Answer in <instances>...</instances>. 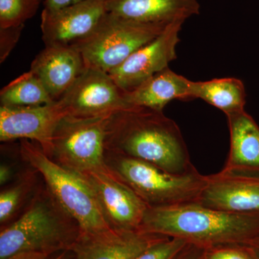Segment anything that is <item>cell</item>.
Instances as JSON below:
<instances>
[{
    "label": "cell",
    "mask_w": 259,
    "mask_h": 259,
    "mask_svg": "<svg viewBox=\"0 0 259 259\" xmlns=\"http://www.w3.org/2000/svg\"><path fill=\"white\" fill-rule=\"evenodd\" d=\"M190 99L198 98L217 107L227 115L245 110L246 93L241 80L222 78L205 81H192Z\"/></svg>",
    "instance_id": "d6986e66"
},
{
    "label": "cell",
    "mask_w": 259,
    "mask_h": 259,
    "mask_svg": "<svg viewBox=\"0 0 259 259\" xmlns=\"http://www.w3.org/2000/svg\"><path fill=\"white\" fill-rule=\"evenodd\" d=\"M107 13L140 23H185L198 15V0H104Z\"/></svg>",
    "instance_id": "2e32d148"
},
{
    "label": "cell",
    "mask_w": 259,
    "mask_h": 259,
    "mask_svg": "<svg viewBox=\"0 0 259 259\" xmlns=\"http://www.w3.org/2000/svg\"><path fill=\"white\" fill-rule=\"evenodd\" d=\"M58 102L66 115L81 118L107 117L131 107L108 73L88 68Z\"/></svg>",
    "instance_id": "ba28073f"
},
{
    "label": "cell",
    "mask_w": 259,
    "mask_h": 259,
    "mask_svg": "<svg viewBox=\"0 0 259 259\" xmlns=\"http://www.w3.org/2000/svg\"><path fill=\"white\" fill-rule=\"evenodd\" d=\"M191 83L192 81L168 67L134 90L124 92V97L130 106L163 112V108L172 100L190 99Z\"/></svg>",
    "instance_id": "ac0fdd59"
},
{
    "label": "cell",
    "mask_w": 259,
    "mask_h": 259,
    "mask_svg": "<svg viewBox=\"0 0 259 259\" xmlns=\"http://www.w3.org/2000/svg\"><path fill=\"white\" fill-rule=\"evenodd\" d=\"M77 222L44 185L37 188L22 214L0 232V259L23 252L51 256L69 251L81 235Z\"/></svg>",
    "instance_id": "3957f363"
},
{
    "label": "cell",
    "mask_w": 259,
    "mask_h": 259,
    "mask_svg": "<svg viewBox=\"0 0 259 259\" xmlns=\"http://www.w3.org/2000/svg\"><path fill=\"white\" fill-rule=\"evenodd\" d=\"M248 247L251 248L253 253H254L255 255L259 258V238H257V239Z\"/></svg>",
    "instance_id": "4dcf8cb0"
},
{
    "label": "cell",
    "mask_w": 259,
    "mask_h": 259,
    "mask_svg": "<svg viewBox=\"0 0 259 259\" xmlns=\"http://www.w3.org/2000/svg\"><path fill=\"white\" fill-rule=\"evenodd\" d=\"M141 231L181 238L204 248L250 246L259 238V214L227 212L197 202L148 207Z\"/></svg>",
    "instance_id": "7a4b0ae2"
},
{
    "label": "cell",
    "mask_w": 259,
    "mask_h": 259,
    "mask_svg": "<svg viewBox=\"0 0 259 259\" xmlns=\"http://www.w3.org/2000/svg\"><path fill=\"white\" fill-rule=\"evenodd\" d=\"M49 259H72V255L70 251H62L56 253V255Z\"/></svg>",
    "instance_id": "f546056e"
},
{
    "label": "cell",
    "mask_w": 259,
    "mask_h": 259,
    "mask_svg": "<svg viewBox=\"0 0 259 259\" xmlns=\"http://www.w3.org/2000/svg\"><path fill=\"white\" fill-rule=\"evenodd\" d=\"M54 102L40 80L30 71L8 83L0 93L1 106H38Z\"/></svg>",
    "instance_id": "ffe728a7"
},
{
    "label": "cell",
    "mask_w": 259,
    "mask_h": 259,
    "mask_svg": "<svg viewBox=\"0 0 259 259\" xmlns=\"http://www.w3.org/2000/svg\"><path fill=\"white\" fill-rule=\"evenodd\" d=\"M83 1L84 0H45L44 3V9L49 10L61 9L65 7L70 6Z\"/></svg>",
    "instance_id": "4316f807"
},
{
    "label": "cell",
    "mask_w": 259,
    "mask_h": 259,
    "mask_svg": "<svg viewBox=\"0 0 259 259\" xmlns=\"http://www.w3.org/2000/svg\"><path fill=\"white\" fill-rule=\"evenodd\" d=\"M197 203L227 212L259 214V175L222 170L207 176Z\"/></svg>",
    "instance_id": "4fadbf2b"
},
{
    "label": "cell",
    "mask_w": 259,
    "mask_h": 259,
    "mask_svg": "<svg viewBox=\"0 0 259 259\" xmlns=\"http://www.w3.org/2000/svg\"><path fill=\"white\" fill-rule=\"evenodd\" d=\"M167 25L136 23L107 13L91 33L70 46L79 51L86 68L109 73L159 35Z\"/></svg>",
    "instance_id": "8992f818"
},
{
    "label": "cell",
    "mask_w": 259,
    "mask_h": 259,
    "mask_svg": "<svg viewBox=\"0 0 259 259\" xmlns=\"http://www.w3.org/2000/svg\"><path fill=\"white\" fill-rule=\"evenodd\" d=\"M183 23L175 21L168 24L159 35L108 73L120 90L131 91L153 75L168 67V64L177 58V47Z\"/></svg>",
    "instance_id": "30bf717a"
},
{
    "label": "cell",
    "mask_w": 259,
    "mask_h": 259,
    "mask_svg": "<svg viewBox=\"0 0 259 259\" xmlns=\"http://www.w3.org/2000/svg\"><path fill=\"white\" fill-rule=\"evenodd\" d=\"M85 69L81 54L72 46H49L32 61L30 71L58 101Z\"/></svg>",
    "instance_id": "9a60e30c"
},
{
    "label": "cell",
    "mask_w": 259,
    "mask_h": 259,
    "mask_svg": "<svg viewBox=\"0 0 259 259\" xmlns=\"http://www.w3.org/2000/svg\"><path fill=\"white\" fill-rule=\"evenodd\" d=\"M107 13L104 0H84L61 9H44L42 41L45 47L71 45L91 33Z\"/></svg>",
    "instance_id": "7c38bea8"
},
{
    "label": "cell",
    "mask_w": 259,
    "mask_h": 259,
    "mask_svg": "<svg viewBox=\"0 0 259 259\" xmlns=\"http://www.w3.org/2000/svg\"><path fill=\"white\" fill-rule=\"evenodd\" d=\"M44 0H0V28L20 26L35 15Z\"/></svg>",
    "instance_id": "7402d4cb"
},
{
    "label": "cell",
    "mask_w": 259,
    "mask_h": 259,
    "mask_svg": "<svg viewBox=\"0 0 259 259\" xmlns=\"http://www.w3.org/2000/svg\"><path fill=\"white\" fill-rule=\"evenodd\" d=\"M66 115L58 101L38 106H0V141L29 140L50 156L54 131Z\"/></svg>",
    "instance_id": "8fae6325"
},
{
    "label": "cell",
    "mask_w": 259,
    "mask_h": 259,
    "mask_svg": "<svg viewBox=\"0 0 259 259\" xmlns=\"http://www.w3.org/2000/svg\"><path fill=\"white\" fill-rule=\"evenodd\" d=\"M204 259H259L251 248L243 245H223L205 248Z\"/></svg>",
    "instance_id": "cb8c5ba5"
},
{
    "label": "cell",
    "mask_w": 259,
    "mask_h": 259,
    "mask_svg": "<svg viewBox=\"0 0 259 259\" xmlns=\"http://www.w3.org/2000/svg\"><path fill=\"white\" fill-rule=\"evenodd\" d=\"M24 25L0 28V63L3 64L17 45Z\"/></svg>",
    "instance_id": "d4e9b609"
},
{
    "label": "cell",
    "mask_w": 259,
    "mask_h": 259,
    "mask_svg": "<svg viewBox=\"0 0 259 259\" xmlns=\"http://www.w3.org/2000/svg\"><path fill=\"white\" fill-rule=\"evenodd\" d=\"M20 157L42 177L57 202L81 228V234L99 235L112 231L93 189L81 175L51 159L33 141L20 140Z\"/></svg>",
    "instance_id": "5b68a950"
},
{
    "label": "cell",
    "mask_w": 259,
    "mask_h": 259,
    "mask_svg": "<svg viewBox=\"0 0 259 259\" xmlns=\"http://www.w3.org/2000/svg\"><path fill=\"white\" fill-rule=\"evenodd\" d=\"M15 171L13 167L8 163H2L0 166V185L2 187L13 180Z\"/></svg>",
    "instance_id": "83f0119b"
},
{
    "label": "cell",
    "mask_w": 259,
    "mask_h": 259,
    "mask_svg": "<svg viewBox=\"0 0 259 259\" xmlns=\"http://www.w3.org/2000/svg\"><path fill=\"white\" fill-rule=\"evenodd\" d=\"M204 252L205 248L189 243L177 259H204Z\"/></svg>",
    "instance_id": "484cf974"
},
{
    "label": "cell",
    "mask_w": 259,
    "mask_h": 259,
    "mask_svg": "<svg viewBox=\"0 0 259 259\" xmlns=\"http://www.w3.org/2000/svg\"><path fill=\"white\" fill-rule=\"evenodd\" d=\"M37 172L31 168L30 171L20 175L13 185L2 190L0 193V223L5 226L23 205L28 196L35 192Z\"/></svg>",
    "instance_id": "44dd1931"
},
{
    "label": "cell",
    "mask_w": 259,
    "mask_h": 259,
    "mask_svg": "<svg viewBox=\"0 0 259 259\" xmlns=\"http://www.w3.org/2000/svg\"><path fill=\"white\" fill-rule=\"evenodd\" d=\"M51 256L37 252H23L7 259H49Z\"/></svg>",
    "instance_id": "f1b7e54d"
},
{
    "label": "cell",
    "mask_w": 259,
    "mask_h": 259,
    "mask_svg": "<svg viewBox=\"0 0 259 259\" xmlns=\"http://www.w3.org/2000/svg\"><path fill=\"white\" fill-rule=\"evenodd\" d=\"M105 151L152 163L176 175L195 169L180 127L163 112L131 107L109 116Z\"/></svg>",
    "instance_id": "6da1fadb"
},
{
    "label": "cell",
    "mask_w": 259,
    "mask_h": 259,
    "mask_svg": "<svg viewBox=\"0 0 259 259\" xmlns=\"http://www.w3.org/2000/svg\"><path fill=\"white\" fill-rule=\"evenodd\" d=\"M105 165L112 176L129 187L149 207L197 202L207 176L197 169L176 175L152 163L105 151Z\"/></svg>",
    "instance_id": "277c9868"
},
{
    "label": "cell",
    "mask_w": 259,
    "mask_h": 259,
    "mask_svg": "<svg viewBox=\"0 0 259 259\" xmlns=\"http://www.w3.org/2000/svg\"><path fill=\"white\" fill-rule=\"evenodd\" d=\"M188 244L181 238L166 237L134 259H177Z\"/></svg>",
    "instance_id": "603a6c76"
},
{
    "label": "cell",
    "mask_w": 259,
    "mask_h": 259,
    "mask_svg": "<svg viewBox=\"0 0 259 259\" xmlns=\"http://www.w3.org/2000/svg\"><path fill=\"white\" fill-rule=\"evenodd\" d=\"M80 175L93 189L102 214L112 230L141 231L148 206L134 191L109 171H90Z\"/></svg>",
    "instance_id": "9c48e42d"
},
{
    "label": "cell",
    "mask_w": 259,
    "mask_h": 259,
    "mask_svg": "<svg viewBox=\"0 0 259 259\" xmlns=\"http://www.w3.org/2000/svg\"><path fill=\"white\" fill-rule=\"evenodd\" d=\"M166 237L142 231L81 234L69 251L72 259H134Z\"/></svg>",
    "instance_id": "5bb4252c"
},
{
    "label": "cell",
    "mask_w": 259,
    "mask_h": 259,
    "mask_svg": "<svg viewBox=\"0 0 259 259\" xmlns=\"http://www.w3.org/2000/svg\"><path fill=\"white\" fill-rule=\"evenodd\" d=\"M231 136L223 171L259 175V126L245 110L227 115Z\"/></svg>",
    "instance_id": "e0dca14e"
},
{
    "label": "cell",
    "mask_w": 259,
    "mask_h": 259,
    "mask_svg": "<svg viewBox=\"0 0 259 259\" xmlns=\"http://www.w3.org/2000/svg\"><path fill=\"white\" fill-rule=\"evenodd\" d=\"M108 117L65 116L54 131L49 157L79 175L108 171L105 160Z\"/></svg>",
    "instance_id": "52a82bcc"
}]
</instances>
